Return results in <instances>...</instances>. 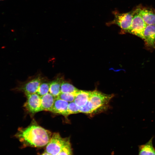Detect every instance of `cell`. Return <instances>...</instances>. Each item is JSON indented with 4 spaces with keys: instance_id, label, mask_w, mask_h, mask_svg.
Masks as SVG:
<instances>
[{
    "instance_id": "8",
    "label": "cell",
    "mask_w": 155,
    "mask_h": 155,
    "mask_svg": "<svg viewBox=\"0 0 155 155\" xmlns=\"http://www.w3.org/2000/svg\"><path fill=\"white\" fill-rule=\"evenodd\" d=\"M69 102L56 98L50 112L63 115L67 117L69 114L68 106Z\"/></svg>"
},
{
    "instance_id": "11",
    "label": "cell",
    "mask_w": 155,
    "mask_h": 155,
    "mask_svg": "<svg viewBox=\"0 0 155 155\" xmlns=\"http://www.w3.org/2000/svg\"><path fill=\"white\" fill-rule=\"evenodd\" d=\"M64 80L63 75L58 74L54 79L50 82L49 92L57 98L61 93V87Z\"/></svg>"
},
{
    "instance_id": "1",
    "label": "cell",
    "mask_w": 155,
    "mask_h": 155,
    "mask_svg": "<svg viewBox=\"0 0 155 155\" xmlns=\"http://www.w3.org/2000/svg\"><path fill=\"white\" fill-rule=\"evenodd\" d=\"M52 134L33 119L27 127H19L14 136L22 143V147L41 148L46 146Z\"/></svg>"
},
{
    "instance_id": "14",
    "label": "cell",
    "mask_w": 155,
    "mask_h": 155,
    "mask_svg": "<svg viewBox=\"0 0 155 155\" xmlns=\"http://www.w3.org/2000/svg\"><path fill=\"white\" fill-rule=\"evenodd\" d=\"M152 137L146 144L138 146V155H155V149L153 146Z\"/></svg>"
},
{
    "instance_id": "10",
    "label": "cell",
    "mask_w": 155,
    "mask_h": 155,
    "mask_svg": "<svg viewBox=\"0 0 155 155\" xmlns=\"http://www.w3.org/2000/svg\"><path fill=\"white\" fill-rule=\"evenodd\" d=\"M135 11L140 15L147 25H155V12L152 10L138 8Z\"/></svg>"
},
{
    "instance_id": "9",
    "label": "cell",
    "mask_w": 155,
    "mask_h": 155,
    "mask_svg": "<svg viewBox=\"0 0 155 155\" xmlns=\"http://www.w3.org/2000/svg\"><path fill=\"white\" fill-rule=\"evenodd\" d=\"M142 39L146 45L155 48V25H147L143 32Z\"/></svg>"
},
{
    "instance_id": "12",
    "label": "cell",
    "mask_w": 155,
    "mask_h": 155,
    "mask_svg": "<svg viewBox=\"0 0 155 155\" xmlns=\"http://www.w3.org/2000/svg\"><path fill=\"white\" fill-rule=\"evenodd\" d=\"M56 98L50 93L41 97L42 111H50L53 107Z\"/></svg>"
},
{
    "instance_id": "5",
    "label": "cell",
    "mask_w": 155,
    "mask_h": 155,
    "mask_svg": "<svg viewBox=\"0 0 155 155\" xmlns=\"http://www.w3.org/2000/svg\"><path fill=\"white\" fill-rule=\"evenodd\" d=\"M134 11L125 13H120L117 10L113 12V20L107 23L108 25L115 24L120 28L121 30L127 32L131 24Z\"/></svg>"
},
{
    "instance_id": "3",
    "label": "cell",
    "mask_w": 155,
    "mask_h": 155,
    "mask_svg": "<svg viewBox=\"0 0 155 155\" xmlns=\"http://www.w3.org/2000/svg\"><path fill=\"white\" fill-rule=\"evenodd\" d=\"M113 94H106L97 90L90 91L89 101L91 103L95 114L106 110Z\"/></svg>"
},
{
    "instance_id": "19",
    "label": "cell",
    "mask_w": 155,
    "mask_h": 155,
    "mask_svg": "<svg viewBox=\"0 0 155 155\" xmlns=\"http://www.w3.org/2000/svg\"><path fill=\"white\" fill-rule=\"evenodd\" d=\"M69 115L80 113V108L74 101L69 103L68 106Z\"/></svg>"
},
{
    "instance_id": "20",
    "label": "cell",
    "mask_w": 155,
    "mask_h": 155,
    "mask_svg": "<svg viewBox=\"0 0 155 155\" xmlns=\"http://www.w3.org/2000/svg\"></svg>"
},
{
    "instance_id": "2",
    "label": "cell",
    "mask_w": 155,
    "mask_h": 155,
    "mask_svg": "<svg viewBox=\"0 0 155 155\" xmlns=\"http://www.w3.org/2000/svg\"><path fill=\"white\" fill-rule=\"evenodd\" d=\"M40 155H73L70 138L63 137L59 133H53Z\"/></svg>"
},
{
    "instance_id": "6",
    "label": "cell",
    "mask_w": 155,
    "mask_h": 155,
    "mask_svg": "<svg viewBox=\"0 0 155 155\" xmlns=\"http://www.w3.org/2000/svg\"><path fill=\"white\" fill-rule=\"evenodd\" d=\"M27 100L23 105L25 109L31 115L41 111V97L36 93L26 96Z\"/></svg>"
},
{
    "instance_id": "15",
    "label": "cell",
    "mask_w": 155,
    "mask_h": 155,
    "mask_svg": "<svg viewBox=\"0 0 155 155\" xmlns=\"http://www.w3.org/2000/svg\"><path fill=\"white\" fill-rule=\"evenodd\" d=\"M79 90L70 83L64 80L62 82L60 89L61 92L62 93H75Z\"/></svg>"
},
{
    "instance_id": "4",
    "label": "cell",
    "mask_w": 155,
    "mask_h": 155,
    "mask_svg": "<svg viewBox=\"0 0 155 155\" xmlns=\"http://www.w3.org/2000/svg\"><path fill=\"white\" fill-rule=\"evenodd\" d=\"M47 79L41 74H37L30 77L24 82H19L13 90L23 92L26 96L35 93L40 84Z\"/></svg>"
},
{
    "instance_id": "18",
    "label": "cell",
    "mask_w": 155,
    "mask_h": 155,
    "mask_svg": "<svg viewBox=\"0 0 155 155\" xmlns=\"http://www.w3.org/2000/svg\"><path fill=\"white\" fill-rule=\"evenodd\" d=\"M79 108L80 113L87 114H92L94 113L92 105L89 100L84 105Z\"/></svg>"
},
{
    "instance_id": "7",
    "label": "cell",
    "mask_w": 155,
    "mask_h": 155,
    "mask_svg": "<svg viewBox=\"0 0 155 155\" xmlns=\"http://www.w3.org/2000/svg\"><path fill=\"white\" fill-rule=\"evenodd\" d=\"M146 26L140 15L135 10L131 27L127 32L142 39L143 32Z\"/></svg>"
},
{
    "instance_id": "16",
    "label": "cell",
    "mask_w": 155,
    "mask_h": 155,
    "mask_svg": "<svg viewBox=\"0 0 155 155\" xmlns=\"http://www.w3.org/2000/svg\"><path fill=\"white\" fill-rule=\"evenodd\" d=\"M50 82L47 79L40 84L36 93L40 96L41 97L49 93Z\"/></svg>"
},
{
    "instance_id": "13",
    "label": "cell",
    "mask_w": 155,
    "mask_h": 155,
    "mask_svg": "<svg viewBox=\"0 0 155 155\" xmlns=\"http://www.w3.org/2000/svg\"><path fill=\"white\" fill-rule=\"evenodd\" d=\"M90 91L79 90L77 93L74 102L79 107L84 105L89 100Z\"/></svg>"
},
{
    "instance_id": "17",
    "label": "cell",
    "mask_w": 155,
    "mask_h": 155,
    "mask_svg": "<svg viewBox=\"0 0 155 155\" xmlns=\"http://www.w3.org/2000/svg\"><path fill=\"white\" fill-rule=\"evenodd\" d=\"M78 92L75 93L61 92L57 98L68 102H71L74 101Z\"/></svg>"
}]
</instances>
